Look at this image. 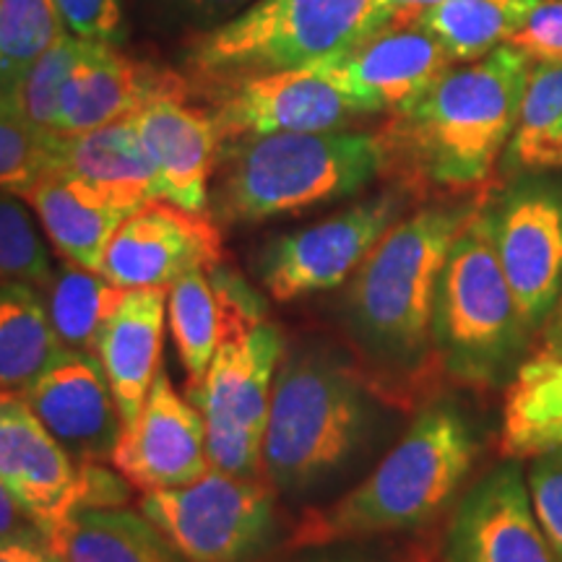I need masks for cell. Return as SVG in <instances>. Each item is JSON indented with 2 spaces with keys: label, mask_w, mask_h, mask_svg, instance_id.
<instances>
[{
  "label": "cell",
  "mask_w": 562,
  "mask_h": 562,
  "mask_svg": "<svg viewBox=\"0 0 562 562\" xmlns=\"http://www.w3.org/2000/svg\"><path fill=\"white\" fill-rule=\"evenodd\" d=\"M383 30L375 0H252L188 40L186 70L193 87H211L318 66Z\"/></svg>",
  "instance_id": "cell-6"
},
{
  "label": "cell",
  "mask_w": 562,
  "mask_h": 562,
  "mask_svg": "<svg viewBox=\"0 0 562 562\" xmlns=\"http://www.w3.org/2000/svg\"><path fill=\"white\" fill-rule=\"evenodd\" d=\"M55 277L50 250L21 195L0 191V281H24L45 292Z\"/></svg>",
  "instance_id": "cell-33"
},
{
  "label": "cell",
  "mask_w": 562,
  "mask_h": 562,
  "mask_svg": "<svg viewBox=\"0 0 562 562\" xmlns=\"http://www.w3.org/2000/svg\"><path fill=\"white\" fill-rule=\"evenodd\" d=\"M554 453H558V456H562V446H560V448H554Z\"/></svg>",
  "instance_id": "cell-47"
},
{
  "label": "cell",
  "mask_w": 562,
  "mask_h": 562,
  "mask_svg": "<svg viewBox=\"0 0 562 562\" xmlns=\"http://www.w3.org/2000/svg\"><path fill=\"white\" fill-rule=\"evenodd\" d=\"M63 24L81 40L112 42L125 37L121 0H55Z\"/></svg>",
  "instance_id": "cell-37"
},
{
  "label": "cell",
  "mask_w": 562,
  "mask_h": 562,
  "mask_svg": "<svg viewBox=\"0 0 562 562\" xmlns=\"http://www.w3.org/2000/svg\"><path fill=\"white\" fill-rule=\"evenodd\" d=\"M63 136L24 115L11 91L0 94V191L24 199L60 170Z\"/></svg>",
  "instance_id": "cell-31"
},
{
  "label": "cell",
  "mask_w": 562,
  "mask_h": 562,
  "mask_svg": "<svg viewBox=\"0 0 562 562\" xmlns=\"http://www.w3.org/2000/svg\"><path fill=\"white\" fill-rule=\"evenodd\" d=\"M476 456L480 438L467 414L448 402L427 404L368 480L302 513L290 544L331 547L422 529L448 508Z\"/></svg>",
  "instance_id": "cell-3"
},
{
  "label": "cell",
  "mask_w": 562,
  "mask_h": 562,
  "mask_svg": "<svg viewBox=\"0 0 562 562\" xmlns=\"http://www.w3.org/2000/svg\"><path fill=\"white\" fill-rule=\"evenodd\" d=\"M284 357V334L269 318L237 328L220 344L193 402L206 419L211 469L261 474L271 391Z\"/></svg>",
  "instance_id": "cell-8"
},
{
  "label": "cell",
  "mask_w": 562,
  "mask_h": 562,
  "mask_svg": "<svg viewBox=\"0 0 562 562\" xmlns=\"http://www.w3.org/2000/svg\"><path fill=\"white\" fill-rule=\"evenodd\" d=\"M554 315H562V300H560V305H558V311H554Z\"/></svg>",
  "instance_id": "cell-46"
},
{
  "label": "cell",
  "mask_w": 562,
  "mask_h": 562,
  "mask_svg": "<svg viewBox=\"0 0 562 562\" xmlns=\"http://www.w3.org/2000/svg\"><path fill=\"white\" fill-rule=\"evenodd\" d=\"M81 463L42 425L21 391L0 389V482L47 537L76 513Z\"/></svg>",
  "instance_id": "cell-18"
},
{
  "label": "cell",
  "mask_w": 562,
  "mask_h": 562,
  "mask_svg": "<svg viewBox=\"0 0 562 562\" xmlns=\"http://www.w3.org/2000/svg\"><path fill=\"white\" fill-rule=\"evenodd\" d=\"M110 463L131 487L144 492L182 487L211 469L206 419L199 406L180 396L165 370L138 417L121 430Z\"/></svg>",
  "instance_id": "cell-15"
},
{
  "label": "cell",
  "mask_w": 562,
  "mask_h": 562,
  "mask_svg": "<svg viewBox=\"0 0 562 562\" xmlns=\"http://www.w3.org/2000/svg\"><path fill=\"white\" fill-rule=\"evenodd\" d=\"M446 562H558L521 459L495 467L461 497L448 526Z\"/></svg>",
  "instance_id": "cell-14"
},
{
  "label": "cell",
  "mask_w": 562,
  "mask_h": 562,
  "mask_svg": "<svg viewBox=\"0 0 562 562\" xmlns=\"http://www.w3.org/2000/svg\"><path fill=\"white\" fill-rule=\"evenodd\" d=\"M125 294L128 290L112 284L102 273L66 263L45 290V305L55 334L68 349L97 355L104 326L121 307Z\"/></svg>",
  "instance_id": "cell-30"
},
{
  "label": "cell",
  "mask_w": 562,
  "mask_h": 562,
  "mask_svg": "<svg viewBox=\"0 0 562 562\" xmlns=\"http://www.w3.org/2000/svg\"><path fill=\"white\" fill-rule=\"evenodd\" d=\"M539 0H442L417 19L453 63H472L508 42Z\"/></svg>",
  "instance_id": "cell-29"
},
{
  "label": "cell",
  "mask_w": 562,
  "mask_h": 562,
  "mask_svg": "<svg viewBox=\"0 0 562 562\" xmlns=\"http://www.w3.org/2000/svg\"><path fill=\"white\" fill-rule=\"evenodd\" d=\"M0 562H58L42 533L0 539Z\"/></svg>",
  "instance_id": "cell-39"
},
{
  "label": "cell",
  "mask_w": 562,
  "mask_h": 562,
  "mask_svg": "<svg viewBox=\"0 0 562 562\" xmlns=\"http://www.w3.org/2000/svg\"><path fill=\"white\" fill-rule=\"evenodd\" d=\"M63 32L55 0H0V94L16 89Z\"/></svg>",
  "instance_id": "cell-32"
},
{
  "label": "cell",
  "mask_w": 562,
  "mask_h": 562,
  "mask_svg": "<svg viewBox=\"0 0 562 562\" xmlns=\"http://www.w3.org/2000/svg\"><path fill=\"white\" fill-rule=\"evenodd\" d=\"M529 68V55L505 45L440 76L375 131L383 178L409 199H463L495 186L497 159L516 131Z\"/></svg>",
  "instance_id": "cell-1"
},
{
  "label": "cell",
  "mask_w": 562,
  "mask_h": 562,
  "mask_svg": "<svg viewBox=\"0 0 562 562\" xmlns=\"http://www.w3.org/2000/svg\"><path fill=\"white\" fill-rule=\"evenodd\" d=\"M58 562H182L149 518L123 508H87L47 533Z\"/></svg>",
  "instance_id": "cell-24"
},
{
  "label": "cell",
  "mask_w": 562,
  "mask_h": 562,
  "mask_svg": "<svg viewBox=\"0 0 562 562\" xmlns=\"http://www.w3.org/2000/svg\"><path fill=\"white\" fill-rule=\"evenodd\" d=\"M21 393L42 425L76 461H110L123 419L97 355L68 349L45 375Z\"/></svg>",
  "instance_id": "cell-19"
},
{
  "label": "cell",
  "mask_w": 562,
  "mask_h": 562,
  "mask_svg": "<svg viewBox=\"0 0 562 562\" xmlns=\"http://www.w3.org/2000/svg\"><path fill=\"white\" fill-rule=\"evenodd\" d=\"M375 3L385 30H389V26L412 24V21H417L422 13L435 9L442 0H375Z\"/></svg>",
  "instance_id": "cell-41"
},
{
  "label": "cell",
  "mask_w": 562,
  "mask_h": 562,
  "mask_svg": "<svg viewBox=\"0 0 562 562\" xmlns=\"http://www.w3.org/2000/svg\"><path fill=\"white\" fill-rule=\"evenodd\" d=\"M562 446V364L526 360L505 391L501 451L531 459Z\"/></svg>",
  "instance_id": "cell-27"
},
{
  "label": "cell",
  "mask_w": 562,
  "mask_h": 562,
  "mask_svg": "<svg viewBox=\"0 0 562 562\" xmlns=\"http://www.w3.org/2000/svg\"><path fill=\"white\" fill-rule=\"evenodd\" d=\"M133 131L149 154L159 180L161 201L206 214L211 206V178L220 167L222 136L209 110L191 100L161 97L133 112Z\"/></svg>",
  "instance_id": "cell-20"
},
{
  "label": "cell",
  "mask_w": 562,
  "mask_h": 562,
  "mask_svg": "<svg viewBox=\"0 0 562 562\" xmlns=\"http://www.w3.org/2000/svg\"><path fill=\"white\" fill-rule=\"evenodd\" d=\"M490 188L448 250L432 307V351L453 383L474 391L510 385L533 334L505 279L492 237Z\"/></svg>",
  "instance_id": "cell-5"
},
{
  "label": "cell",
  "mask_w": 562,
  "mask_h": 562,
  "mask_svg": "<svg viewBox=\"0 0 562 562\" xmlns=\"http://www.w3.org/2000/svg\"><path fill=\"white\" fill-rule=\"evenodd\" d=\"M273 492L256 476L209 469L182 487L144 492L140 513L186 562H250L277 524Z\"/></svg>",
  "instance_id": "cell-9"
},
{
  "label": "cell",
  "mask_w": 562,
  "mask_h": 562,
  "mask_svg": "<svg viewBox=\"0 0 562 562\" xmlns=\"http://www.w3.org/2000/svg\"><path fill=\"white\" fill-rule=\"evenodd\" d=\"M214 220L261 224L360 193L383 175L378 133H273L222 144Z\"/></svg>",
  "instance_id": "cell-4"
},
{
  "label": "cell",
  "mask_w": 562,
  "mask_h": 562,
  "mask_svg": "<svg viewBox=\"0 0 562 562\" xmlns=\"http://www.w3.org/2000/svg\"><path fill=\"white\" fill-rule=\"evenodd\" d=\"M128 501L125 480H117L102 463H81L76 484V510L121 508Z\"/></svg>",
  "instance_id": "cell-38"
},
{
  "label": "cell",
  "mask_w": 562,
  "mask_h": 562,
  "mask_svg": "<svg viewBox=\"0 0 562 562\" xmlns=\"http://www.w3.org/2000/svg\"><path fill=\"white\" fill-rule=\"evenodd\" d=\"M252 0H182V5L199 13L203 19H220V16H235L237 11H243L245 5H250Z\"/></svg>",
  "instance_id": "cell-43"
},
{
  "label": "cell",
  "mask_w": 562,
  "mask_h": 562,
  "mask_svg": "<svg viewBox=\"0 0 562 562\" xmlns=\"http://www.w3.org/2000/svg\"><path fill=\"white\" fill-rule=\"evenodd\" d=\"M297 562H372V560L357 558V554H311V558L297 560Z\"/></svg>",
  "instance_id": "cell-44"
},
{
  "label": "cell",
  "mask_w": 562,
  "mask_h": 562,
  "mask_svg": "<svg viewBox=\"0 0 562 562\" xmlns=\"http://www.w3.org/2000/svg\"><path fill=\"white\" fill-rule=\"evenodd\" d=\"M370 427L368 389L323 351L281 360L261 446V474L284 495L331 476L362 446Z\"/></svg>",
  "instance_id": "cell-7"
},
{
  "label": "cell",
  "mask_w": 562,
  "mask_h": 562,
  "mask_svg": "<svg viewBox=\"0 0 562 562\" xmlns=\"http://www.w3.org/2000/svg\"><path fill=\"white\" fill-rule=\"evenodd\" d=\"M526 480L539 524L550 539L554 558L562 562V456L554 451L531 456Z\"/></svg>",
  "instance_id": "cell-35"
},
{
  "label": "cell",
  "mask_w": 562,
  "mask_h": 562,
  "mask_svg": "<svg viewBox=\"0 0 562 562\" xmlns=\"http://www.w3.org/2000/svg\"><path fill=\"white\" fill-rule=\"evenodd\" d=\"M87 42L89 40L76 37L74 32L66 30L34 60V66L26 70L19 87L11 91L13 100L24 110V115L32 123H37L40 128L55 131L60 94L70 76H74L76 66H79L83 50H87Z\"/></svg>",
  "instance_id": "cell-34"
},
{
  "label": "cell",
  "mask_w": 562,
  "mask_h": 562,
  "mask_svg": "<svg viewBox=\"0 0 562 562\" xmlns=\"http://www.w3.org/2000/svg\"><path fill=\"white\" fill-rule=\"evenodd\" d=\"M266 318V300L227 266L195 269L167 292V323L195 396L220 344L237 328Z\"/></svg>",
  "instance_id": "cell-21"
},
{
  "label": "cell",
  "mask_w": 562,
  "mask_h": 562,
  "mask_svg": "<svg viewBox=\"0 0 562 562\" xmlns=\"http://www.w3.org/2000/svg\"><path fill=\"white\" fill-rule=\"evenodd\" d=\"M492 237L518 311L537 336L562 300V186L524 175L492 195Z\"/></svg>",
  "instance_id": "cell-12"
},
{
  "label": "cell",
  "mask_w": 562,
  "mask_h": 562,
  "mask_svg": "<svg viewBox=\"0 0 562 562\" xmlns=\"http://www.w3.org/2000/svg\"><path fill=\"white\" fill-rule=\"evenodd\" d=\"M60 178L91 206L136 214L161 201L159 180L128 117L102 128L63 136Z\"/></svg>",
  "instance_id": "cell-22"
},
{
  "label": "cell",
  "mask_w": 562,
  "mask_h": 562,
  "mask_svg": "<svg viewBox=\"0 0 562 562\" xmlns=\"http://www.w3.org/2000/svg\"><path fill=\"white\" fill-rule=\"evenodd\" d=\"M526 360L547 362V364H562V315H552L542 326V336H539L537 347Z\"/></svg>",
  "instance_id": "cell-42"
},
{
  "label": "cell",
  "mask_w": 562,
  "mask_h": 562,
  "mask_svg": "<svg viewBox=\"0 0 562 562\" xmlns=\"http://www.w3.org/2000/svg\"><path fill=\"white\" fill-rule=\"evenodd\" d=\"M32 533H42L37 524L26 516L24 508L16 503V497L5 490V484L0 482V539H13V537H32Z\"/></svg>",
  "instance_id": "cell-40"
},
{
  "label": "cell",
  "mask_w": 562,
  "mask_h": 562,
  "mask_svg": "<svg viewBox=\"0 0 562 562\" xmlns=\"http://www.w3.org/2000/svg\"><path fill=\"white\" fill-rule=\"evenodd\" d=\"M37 214L40 227L66 263L87 271H102L104 252L128 214L91 206L60 178H47L24 195Z\"/></svg>",
  "instance_id": "cell-26"
},
{
  "label": "cell",
  "mask_w": 562,
  "mask_h": 562,
  "mask_svg": "<svg viewBox=\"0 0 562 562\" xmlns=\"http://www.w3.org/2000/svg\"><path fill=\"white\" fill-rule=\"evenodd\" d=\"M167 292L128 290L97 344L104 378H108L123 427L138 417L161 370V344H165Z\"/></svg>",
  "instance_id": "cell-23"
},
{
  "label": "cell",
  "mask_w": 562,
  "mask_h": 562,
  "mask_svg": "<svg viewBox=\"0 0 562 562\" xmlns=\"http://www.w3.org/2000/svg\"><path fill=\"white\" fill-rule=\"evenodd\" d=\"M562 167L560 63H533L526 79L516 131L503 151L508 175H537Z\"/></svg>",
  "instance_id": "cell-28"
},
{
  "label": "cell",
  "mask_w": 562,
  "mask_h": 562,
  "mask_svg": "<svg viewBox=\"0 0 562 562\" xmlns=\"http://www.w3.org/2000/svg\"><path fill=\"white\" fill-rule=\"evenodd\" d=\"M323 74L368 115L402 112L453 68L442 42L419 21L389 26L341 58L318 63Z\"/></svg>",
  "instance_id": "cell-16"
},
{
  "label": "cell",
  "mask_w": 562,
  "mask_h": 562,
  "mask_svg": "<svg viewBox=\"0 0 562 562\" xmlns=\"http://www.w3.org/2000/svg\"><path fill=\"white\" fill-rule=\"evenodd\" d=\"M560 102H562V66H560Z\"/></svg>",
  "instance_id": "cell-45"
},
{
  "label": "cell",
  "mask_w": 562,
  "mask_h": 562,
  "mask_svg": "<svg viewBox=\"0 0 562 562\" xmlns=\"http://www.w3.org/2000/svg\"><path fill=\"white\" fill-rule=\"evenodd\" d=\"M66 351L37 286L0 281V389H30Z\"/></svg>",
  "instance_id": "cell-25"
},
{
  "label": "cell",
  "mask_w": 562,
  "mask_h": 562,
  "mask_svg": "<svg viewBox=\"0 0 562 562\" xmlns=\"http://www.w3.org/2000/svg\"><path fill=\"white\" fill-rule=\"evenodd\" d=\"M209 100L222 144L273 133L347 131L370 117L318 66L193 87Z\"/></svg>",
  "instance_id": "cell-11"
},
{
  "label": "cell",
  "mask_w": 562,
  "mask_h": 562,
  "mask_svg": "<svg viewBox=\"0 0 562 562\" xmlns=\"http://www.w3.org/2000/svg\"><path fill=\"white\" fill-rule=\"evenodd\" d=\"M222 258V232L211 216L151 201L115 232L100 273L123 290H167L186 273L220 266Z\"/></svg>",
  "instance_id": "cell-13"
},
{
  "label": "cell",
  "mask_w": 562,
  "mask_h": 562,
  "mask_svg": "<svg viewBox=\"0 0 562 562\" xmlns=\"http://www.w3.org/2000/svg\"><path fill=\"white\" fill-rule=\"evenodd\" d=\"M487 191L440 199L398 220L351 273L344 318L357 351L383 375L412 383L438 364L435 290L456 235Z\"/></svg>",
  "instance_id": "cell-2"
},
{
  "label": "cell",
  "mask_w": 562,
  "mask_h": 562,
  "mask_svg": "<svg viewBox=\"0 0 562 562\" xmlns=\"http://www.w3.org/2000/svg\"><path fill=\"white\" fill-rule=\"evenodd\" d=\"M193 94V81L188 74L131 58L112 42L89 40L79 66L60 94L55 133L76 136L125 121L161 97L191 100Z\"/></svg>",
  "instance_id": "cell-17"
},
{
  "label": "cell",
  "mask_w": 562,
  "mask_h": 562,
  "mask_svg": "<svg viewBox=\"0 0 562 562\" xmlns=\"http://www.w3.org/2000/svg\"><path fill=\"white\" fill-rule=\"evenodd\" d=\"M508 45L531 60L562 66V0H539Z\"/></svg>",
  "instance_id": "cell-36"
},
{
  "label": "cell",
  "mask_w": 562,
  "mask_h": 562,
  "mask_svg": "<svg viewBox=\"0 0 562 562\" xmlns=\"http://www.w3.org/2000/svg\"><path fill=\"white\" fill-rule=\"evenodd\" d=\"M409 201L402 188L391 186L311 227L273 237L258 256V279L266 294L277 302H294L341 286L402 220Z\"/></svg>",
  "instance_id": "cell-10"
}]
</instances>
